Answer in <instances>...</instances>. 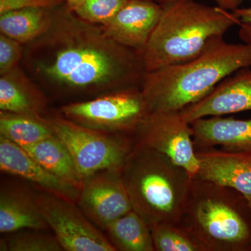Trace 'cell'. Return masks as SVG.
<instances>
[{"instance_id": "obj_1", "label": "cell", "mask_w": 251, "mask_h": 251, "mask_svg": "<svg viewBox=\"0 0 251 251\" xmlns=\"http://www.w3.org/2000/svg\"><path fill=\"white\" fill-rule=\"evenodd\" d=\"M23 65L54 97L95 98L141 87V54L105 35L99 25L77 16L66 2L54 8L49 29L23 47Z\"/></svg>"}, {"instance_id": "obj_2", "label": "cell", "mask_w": 251, "mask_h": 251, "mask_svg": "<svg viewBox=\"0 0 251 251\" xmlns=\"http://www.w3.org/2000/svg\"><path fill=\"white\" fill-rule=\"evenodd\" d=\"M251 67V45L220 38L197 57L146 72L141 90L151 111H181L208 95L226 77Z\"/></svg>"}, {"instance_id": "obj_3", "label": "cell", "mask_w": 251, "mask_h": 251, "mask_svg": "<svg viewBox=\"0 0 251 251\" xmlns=\"http://www.w3.org/2000/svg\"><path fill=\"white\" fill-rule=\"evenodd\" d=\"M162 6L161 18L141 54L146 72L195 58L241 23L234 11L195 0Z\"/></svg>"}, {"instance_id": "obj_4", "label": "cell", "mask_w": 251, "mask_h": 251, "mask_svg": "<svg viewBox=\"0 0 251 251\" xmlns=\"http://www.w3.org/2000/svg\"><path fill=\"white\" fill-rule=\"evenodd\" d=\"M247 210V201L235 190L194 177L176 225L201 251L243 250L251 240Z\"/></svg>"}, {"instance_id": "obj_5", "label": "cell", "mask_w": 251, "mask_h": 251, "mask_svg": "<svg viewBox=\"0 0 251 251\" xmlns=\"http://www.w3.org/2000/svg\"><path fill=\"white\" fill-rule=\"evenodd\" d=\"M132 209L149 226L177 224L193 177L166 155L136 148L122 171Z\"/></svg>"}, {"instance_id": "obj_6", "label": "cell", "mask_w": 251, "mask_h": 251, "mask_svg": "<svg viewBox=\"0 0 251 251\" xmlns=\"http://www.w3.org/2000/svg\"><path fill=\"white\" fill-rule=\"evenodd\" d=\"M54 134L74 158L82 179L107 170L121 171L134 150L130 135L112 134L87 128L61 115L49 117Z\"/></svg>"}, {"instance_id": "obj_7", "label": "cell", "mask_w": 251, "mask_h": 251, "mask_svg": "<svg viewBox=\"0 0 251 251\" xmlns=\"http://www.w3.org/2000/svg\"><path fill=\"white\" fill-rule=\"evenodd\" d=\"M60 111L68 120L91 129L133 135L150 110L141 87H133L72 102Z\"/></svg>"}, {"instance_id": "obj_8", "label": "cell", "mask_w": 251, "mask_h": 251, "mask_svg": "<svg viewBox=\"0 0 251 251\" xmlns=\"http://www.w3.org/2000/svg\"><path fill=\"white\" fill-rule=\"evenodd\" d=\"M135 147L166 155L192 177L199 169L191 124L180 111H151L133 133Z\"/></svg>"}, {"instance_id": "obj_9", "label": "cell", "mask_w": 251, "mask_h": 251, "mask_svg": "<svg viewBox=\"0 0 251 251\" xmlns=\"http://www.w3.org/2000/svg\"><path fill=\"white\" fill-rule=\"evenodd\" d=\"M36 198L41 214L63 250L116 251L76 203L39 190Z\"/></svg>"}, {"instance_id": "obj_10", "label": "cell", "mask_w": 251, "mask_h": 251, "mask_svg": "<svg viewBox=\"0 0 251 251\" xmlns=\"http://www.w3.org/2000/svg\"><path fill=\"white\" fill-rule=\"evenodd\" d=\"M77 206L97 227L105 231L132 210L122 171L107 170L84 180Z\"/></svg>"}, {"instance_id": "obj_11", "label": "cell", "mask_w": 251, "mask_h": 251, "mask_svg": "<svg viewBox=\"0 0 251 251\" xmlns=\"http://www.w3.org/2000/svg\"><path fill=\"white\" fill-rule=\"evenodd\" d=\"M163 12V6L150 0H128L101 26L105 35L142 54Z\"/></svg>"}, {"instance_id": "obj_12", "label": "cell", "mask_w": 251, "mask_h": 251, "mask_svg": "<svg viewBox=\"0 0 251 251\" xmlns=\"http://www.w3.org/2000/svg\"><path fill=\"white\" fill-rule=\"evenodd\" d=\"M243 68L221 81L210 93L180 111L191 123L208 117H221L251 110V69Z\"/></svg>"}, {"instance_id": "obj_13", "label": "cell", "mask_w": 251, "mask_h": 251, "mask_svg": "<svg viewBox=\"0 0 251 251\" xmlns=\"http://www.w3.org/2000/svg\"><path fill=\"white\" fill-rule=\"evenodd\" d=\"M0 170L30 183L39 191L77 202L80 188L51 173L17 145L0 135Z\"/></svg>"}, {"instance_id": "obj_14", "label": "cell", "mask_w": 251, "mask_h": 251, "mask_svg": "<svg viewBox=\"0 0 251 251\" xmlns=\"http://www.w3.org/2000/svg\"><path fill=\"white\" fill-rule=\"evenodd\" d=\"M199 169L196 177L235 190L251 211V153L209 148L196 150Z\"/></svg>"}, {"instance_id": "obj_15", "label": "cell", "mask_w": 251, "mask_h": 251, "mask_svg": "<svg viewBox=\"0 0 251 251\" xmlns=\"http://www.w3.org/2000/svg\"><path fill=\"white\" fill-rule=\"evenodd\" d=\"M26 229H50L39 209L36 191L24 185L1 182L0 232L6 234Z\"/></svg>"}, {"instance_id": "obj_16", "label": "cell", "mask_w": 251, "mask_h": 251, "mask_svg": "<svg viewBox=\"0 0 251 251\" xmlns=\"http://www.w3.org/2000/svg\"><path fill=\"white\" fill-rule=\"evenodd\" d=\"M190 124L196 150L220 147L227 151L251 153V119L211 117Z\"/></svg>"}, {"instance_id": "obj_17", "label": "cell", "mask_w": 251, "mask_h": 251, "mask_svg": "<svg viewBox=\"0 0 251 251\" xmlns=\"http://www.w3.org/2000/svg\"><path fill=\"white\" fill-rule=\"evenodd\" d=\"M48 105L45 92L19 66L1 75V111L46 117Z\"/></svg>"}, {"instance_id": "obj_18", "label": "cell", "mask_w": 251, "mask_h": 251, "mask_svg": "<svg viewBox=\"0 0 251 251\" xmlns=\"http://www.w3.org/2000/svg\"><path fill=\"white\" fill-rule=\"evenodd\" d=\"M54 7L23 8L0 14L1 34L23 45L29 44L49 29Z\"/></svg>"}, {"instance_id": "obj_19", "label": "cell", "mask_w": 251, "mask_h": 251, "mask_svg": "<svg viewBox=\"0 0 251 251\" xmlns=\"http://www.w3.org/2000/svg\"><path fill=\"white\" fill-rule=\"evenodd\" d=\"M29 156L59 178L82 188L83 180L67 147L55 134L25 150Z\"/></svg>"}, {"instance_id": "obj_20", "label": "cell", "mask_w": 251, "mask_h": 251, "mask_svg": "<svg viewBox=\"0 0 251 251\" xmlns=\"http://www.w3.org/2000/svg\"><path fill=\"white\" fill-rule=\"evenodd\" d=\"M53 135L49 117L0 112V135L24 150Z\"/></svg>"}, {"instance_id": "obj_21", "label": "cell", "mask_w": 251, "mask_h": 251, "mask_svg": "<svg viewBox=\"0 0 251 251\" xmlns=\"http://www.w3.org/2000/svg\"><path fill=\"white\" fill-rule=\"evenodd\" d=\"M105 232L116 251H155L150 226L133 209L112 223Z\"/></svg>"}, {"instance_id": "obj_22", "label": "cell", "mask_w": 251, "mask_h": 251, "mask_svg": "<svg viewBox=\"0 0 251 251\" xmlns=\"http://www.w3.org/2000/svg\"><path fill=\"white\" fill-rule=\"evenodd\" d=\"M48 230L26 229L8 234L0 240L1 251H62L55 236Z\"/></svg>"}, {"instance_id": "obj_23", "label": "cell", "mask_w": 251, "mask_h": 251, "mask_svg": "<svg viewBox=\"0 0 251 251\" xmlns=\"http://www.w3.org/2000/svg\"><path fill=\"white\" fill-rule=\"evenodd\" d=\"M153 247L156 251H201V248L176 224L150 226Z\"/></svg>"}, {"instance_id": "obj_24", "label": "cell", "mask_w": 251, "mask_h": 251, "mask_svg": "<svg viewBox=\"0 0 251 251\" xmlns=\"http://www.w3.org/2000/svg\"><path fill=\"white\" fill-rule=\"evenodd\" d=\"M128 0H80L68 4L77 16L87 22L103 25L106 24Z\"/></svg>"}, {"instance_id": "obj_25", "label": "cell", "mask_w": 251, "mask_h": 251, "mask_svg": "<svg viewBox=\"0 0 251 251\" xmlns=\"http://www.w3.org/2000/svg\"><path fill=\"white\" fill-rule=\"evenodd\" d=\"M23 44L1 34L0 35V74L4 75L19 66L23 57Z\"/></svg>"}, {"instance_id": "obj_26", "label": "cell", "mask_w": 251, "mask_h": 251, "mask_svg": "<svg viewBox=\"0 0 251 251\" xmlns=\"http://www.w3.org/2000/svg\"><path fill=\"white\" fill-rule=\"evenodd\" d=\"M64 0H0V14L23 8L54 7Z\"/></svg>"}, {"instance_id": "obj_27", "label": "cell", "mask_w": 251, "mask_h": 251, "mask_svg": "<svg viewBox=\"0 0 251 251\" xmlns=\"http://www.w3.org/2000/svg\"><path fill=\"white\" fill-rule=\"evenodd\" d=\"M239 26V38L243 42L251 45V23H241Z\"/></svg>"}, {"instance_id": "obj_28", "label": "cell", "mask_w": 251, "mask_h": 251, "mask_svg": "<svg viewBox=\"0 0 251 251\" xmlns=\"http://www.w3.org/2000/svg\"><path fill=\"white\" fill-rule=\"evenodd\" d=\"M219 7L227 10V11H234V10L239 8L244 0H214Z\"/></svg>"}, {"instance_id": "obj_29", "label": "cell", "mask_w": 251, "mask_h": 251, "mask_svg": "<svg viewBox=\"0 0 251 251\" xmlns=\"http://www.w3.org/2000/svg\"><path fill=\"white\" fill-rule=\"evenodd\" d=\"M234 13L241 23H251V6L247 8H238L234 10Z\"/></svg>"}, {"instance_id": "obj_30", "label": "cell", "mask_w": 251, "mask_h": 251, "mask_svg": "<svg viewBox=\"0 0 251 251\" xmlns=\"http://www.w3.org/2000/svg\"><path fill=\"white\" fill-rule=\"evenodd\" d=\"M150 1H155V2L158 3V4L161 5H165L171 2V1H174V0H150Z\"/></svg>"}, {"instance_id": "obj_31", "label": "cell", "mask_w": 251, "mask_h": 251, "mask_svg": "<svg viewBox=\"0 0 251 251\" xmlns=\"http://www.w3.org/2000/svg\"><path fill=\"white\" fill-rule=\"evenodd\" d=\"M67 4L72 5L73 4H75L77 1H80V0H64Z\"/></svg>"}, {"instance_id": "obj_32", "label": "cell", "mask_w": 251, "mask_h": 251, "mask_svg": "<svg viewBox=\"0 0 251 251\" xmlns=\"http://www.w3.org/2000/svg\"></svg>"}]
</instances>
